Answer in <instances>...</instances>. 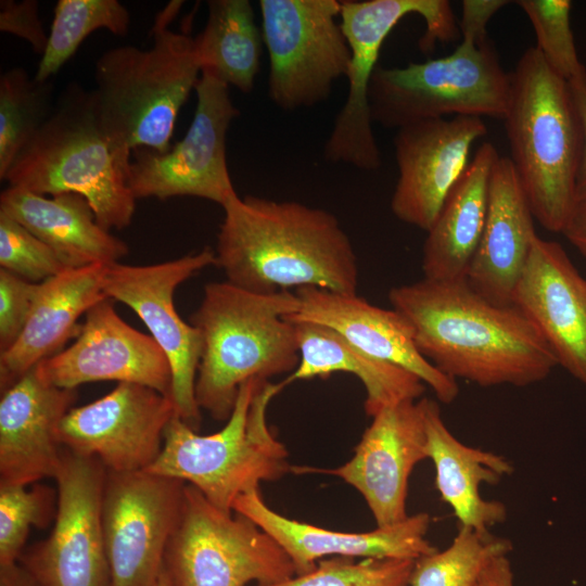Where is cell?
<instances>
[{
	"mask_svg": "<svg viewBox=\"0 0 586 586\" xmlns=\"http://www.w3.org/2000/svg\"><path fill=\"white\" fill-rule=\"evenodd\" d=\"M411 323L419 352L446 375L481 387H524L558 366L539 331L514 304L499 305L466 279L422 280L388 291Z\"/></svg>",
	"mask_w": 586,
	"mask_h": 586,
	"instance_id": "cell-1",
	"label": "cell"
},
{
	"mask_svg": "<svg viewBox=\"0 0 586 586\" xmlns=\"http://www.w3.org/2000/svg\"><path fill=\"white\" fill-rule=\"evenodd\" d=\"M222 209L215 255L228 282L260 294L303 286L357 294L355 250L332 213L251 194Z\"/></svg>",
	"mask_w": 586,
	"mask_h": 586,
	"instance_id": "cell-2",
	"label": "cell"
},
{
	"mask_svg": "<svg viewBox=\"0 0 586 586\" xmlns=\"http://www.w3.org/2000/svg\"><path fill=\"white\" fill-rule=\"evenodd\" d=\"M298 309L295 293H254L228 281L208 282L192 314L203 348L195 400L218 421H227L240 386L294 371L300 361L295 327L285 319Z\"/></svg>",
	"mask_w": 586,
	"mask_h": 586,
	"instance_id": "cell-3",
	"label": "cell"
},
{
	"mask_svg": "<svg viewBox=\"0 0 586 586\" xmlns=\"http://www.w3.org/2000/svg\"><path fill=\"white\" fill-rule=\"evenodd\" d=\"M130 160L131 153L105 131L90 91L71 84L2 181L46 196L79 194L102 228L120 230L136 212L128 186Z\"/></svg>",
	"mask_w": 586,
	"mask_h": 586,
	"instance_id": "cell-4",
	"label": "cell"
},
{
	"mask_svg": "<svg viewBox=\"0 0 586 586\" xmlns=\"http://www.w3.org/2000/svg\"><path fill=\"white\" fill-rule=\"evenodd\" d=\"M518 179L533 215L562 233L576 206L582 126L570 85L530 47L511 73L504 118Z\"/></svg>",
	"mask_w": 586,
	"mask_h": 586,
	"instance_id": "cell-5",
	"label": "cell"
},
{
	"mask_svg": "<svg viewBox=\"0 0 586 586\" xmlns=\"http://www.w3.org/2000/svg\"><path fill=\"white\" fill-rule=\"evenodd\" d=\"M182 4L170 1L156 15L150 49L114 47L95 62V111L110 138L130 153L170 149L179 111L200 78L194 38L168 28Z\"/></svg>",
	"mask_w": 586,
	"mask_h": 586,
	"instance_id": "cell-6",
	"label": "cell"
},
{
	"mask_svg": "<svg viewBox=\"0 0 586 586\" xmlns=\"http://www.w3.org/2000/svg\"><path fill=\"white\" fill-rule=\"evenodd\" d=\"M289 383L249 380L226 425L200 435L175 416L156 460L145 471L194 486L217 508L232 512L235 499L291 470L288 450L267 423L272 398Z\"/></svg>",
	"mask_w": 586,
	"mask_h": 586,
	"instance_id": "cell-7",
	"label": "cell"
},
{
	"mask_svg": "<svg viewBox=\"0 0 586 586\" xmlns=\"http://www.w3.org/2000/svg\"><path fill=\"white\" fill-rule=\"evenodd\" d=\"M511 92V73L500 65L486 39L461 38L453 53L374 69L368 91L372 123L384 128L453 114L504 119Z\"/></svg>",
	"mask_w": 586,
	"mask_h": 586,
	"instance_id": "cell-8",
	"label": "cell"
},
{
	"mask_svg": "<svg viewBox=\"0 0 586 586\" xmlns=\"http://www.w3.org/2000/svg\"><path fill=\"white\" fill-rule=\"evenodd\" d=\"M417 14L425 23L420 49L433 51L436 42L453 41L458 30L446 0H344L340 23L351 49L348 93L324 144V158L360 170H377L381 154L369 111L368 91L381 47L402 18Z\"/></svg>",
	"mask_w": 586,
	"mask_h": 586,
	"instance_id": "cell-9",
	"label": "cell"
},
{
	"mask_svg": "<svg viewBox=\"0 0 586 586\" xmlns=\"http://www.w3.org/2000/svg\"><path fill=\"white\" fill-rule=\"evenodd\" d=\"M164 569L173 586L270 585L297 574L270 535L246 517L217 508L187 483Z\"/></svg>",
	"mask_w": 586,
	"mask_h": 586,
	"instance_id": "cell-10",
	"label": "cell"
},
{
	"mask_svg": "<svg viewBox=\"0 0 586 586\" xmlns=\"http://www.w3.org/2000/svg\"><path fill=\"white\" fill-rule=\"evenodd\" d=\"M269 56L268 95L283 111L326 101L346 77L351 49L337 0H259Z\"/></svg>",
	"mask_w": 586,
	"mask_h": 586,
	"instance_id": "cell-11",
	"label": "cell"
},
{
	"mask_svg": "<svg viewBox=\"0 0 586 586\" xmlns=\"http://www.w3.org/2000/svg\"><path fill=\"white\" fill-rule=\"evenodd\" d=\"M229 86L201 73L196 106L183 138L167 152L140 148L131 153L128 186L138 199L201 198L224 207L238 195L227 166V131L240 111Z\"/></svg>",
	"mask_w": 586,
	"mask_h": 586,
	"instance_id": "cell-12",
	"label": "cell"
},
{
	"mask_svg": "<svg viewBox=\"0 0 586 586\" xmlns=\"http://www.w3.org/2000/svg\"><path fill=\"white\" fill-rule=\"evenodd\" d=\"M215 265V251L200 252L152 265L120 262L106 267L103 292L106 297L130 307L163 349L171 368V394L176 416L193 430L201 424L195 400V380L202 355L200 330L187 323L174 305L175 290L202 269Z\"/></svg>",
	"mask_w": 586,
	"mask_h": 586,
	"instance_id": "cell-13",
	"label": "cell"
},
{
	"mask_svg": "<svg viewBox=\"0 0 586 586\" xmlns=\"http://www.w3.org/2000/svg\"><path fill=\"white\" fill-rule=\"evenodd\" d=\"M186 483L148 471H107L102 527L110 586H154L179 520Z\"/></svg>",
	"mask_w": 586,
	"mask_h": 586,
	"instance_id": "cell-14",
	"label": "cell"
},
{
	"mask_svg": "<svg viewBox=\"0 0 586 586\" xmlns=\"http://www.w3.org/2000/svg\"><path fill=\"white\" fill-rule=\"evenodd\" d=\"M106 473L95 458L64 448L54 477L58 507L53 530L20 559L39 586H110L102 527Z\"/></svg>",
	"mask_w": 586,
	"mask_h": 586,
	"instance_id": "cell-15",
	"label": "cell"
},
{
	"mask_svg": "<svg viewBox=\"0 0 586 586\" xmlns=\"http://www.w3.org/2000/svg\"><path fill=\"white\" fill-rule=\"evenodd\" d=\"M176 416L170 397L136 383H117L106 395L73 407L60 423L61 445L99 460L107 471H145L158 457Z\"/></svg>",
	"mask_w": 586,
	"mask_h": 586,
	"instance_id": "cell-16",
	"label": "cell"
},
{
	"mask_svg": "<svg viewBox=\"0 0 586 586\" xmlns=\"http://www.w3.org/2000/svg\"><path fill=\"white\" fill-rule=\"evenodd\" d=\"M36 367L44 380L61 388L116 381L171 394V368L165 353L151 335L125 322L109 297L87 311L73 344Z\"/></svg>",
	"mask_w": 586,
	"mask_h": 586,
	"instance_id": "cell-17",
	"label": "cell"
},
{
	"mask_svg": "<svg viewBox=\"0 0 586 586\" xmlns=\"http://www.w3.org/2000/svg\"><path fill=\"white\" fill-rule=\"evenodd\" d=\"M486 133L482 117L464 115L398 128L394 138L398 178L391 199L395 217L428 232L469 166L473 143Z\"/></svg>",
	"mask_w": 586,
	"mask_h": 586,
	"instance_id": "cell-18",
	"label": "cell"
},
{
	"mask_svg": "<svg viewBox=\"0 0 586 586\" xmlns=\"http://www.w3.org/2000/svg\"><path fill=\"white\" fill-rule=\"evenodd\" d=\"M428 459L422 397L386 407L372 417L353 457L344 464L319 470L356 488L377 526L405 520L408 484L415 467Z\"/></svg>",
	"mask_w": 586,
	"mask_h": 586,
	"instance_id": "cell-19",
	"label": "cell"
},
{
	"mask_svg": "<svg viewBox=\"0 0 586 586\" xmlns=\"http://www.w3.org/2000/svg\"><path fill=\"white\" fill-rule=\"evenodd\" d=\"M294 293L298 309L286 316V320L332 328L369 356L416 374L443 404H450L458 397V382L422 356L411 323L398 310L378 307L357 294L315 286L298 288Z\"/></svg>",
	"mask_w": 586,
	"mask_h": 586,
	"instance_id": "cell-20",
	"label": "cell"
},
{
	"mask_svg": "<svg viewBox=\"0 0 586 586\" xmlns=\"http://www.w3.org/2000/svg\"><path fill=\"white\" fill-rule=\"evenodd\" d=\"M512 304L539 331L558 366L586 387V279L558 242L534 239Z\"/></svg>",
	"mask_w": 586,
	"mask_h": 586,
	"instance_id": "cell-21",
	"label": "cell"
},
{
	"mask_svg": "<svg viewBox=\"0 0 586 586\" xmlns=\"http://www.w3.org/2000/svg\"><path fill=\"white\" fill-rule=\"evenodd\" d=\"M232 511L270 535L291 558L297 574L311 571L317 560L329 556L416 561L437 550L426 539L431 523L426 512L370 532H337L281 515L266 505L259 488L239 496Z\"/></svg>",
	"mask_w": 586,
	"mask_h": 586,
	"instance_id": "cell-22",
	"label": "cell"
},
{
	"mask_svg": "<svg viewBox=\"0 0 586 586\" xmlns=\"http://www.w3.org/2000/svg\"><path fill=\"white\" fill-rule=\"evenodd\" d=\"M76 399V390L49 383L36 366L2 392L0 484L28 486L55 477L64 451L59 426Z\"/></svg>",
	"mask_w": 586,
	"mask_h": 586,
	"instance_id": "cell-23",
	"label": "cell"
},
{
	"mask_svg": "<svg viewBox=\"0 0 586 586\" xmlns=\"http://www.w3.org/2000/svg\"><path fill=\"white\" fill-rule=\"evenodd\" d=\"M534 219L510 158L499 156L491 175L482 237L466 275L468 284L491 302L512 304L538 235Z\"/></svg>",
	"mask_w": 586,
	"mask_h": 586,
	"instance_id": "cell-24",
	"label": "cell"
},
{
	"mask_svg": "<svg viewBox=\"0 0 586 586\" xmlns=\"http://www.w3.org/2000/svg\"><path fill=\"white\" fill-rule=\"evenodd\" d=\"M107 266L69 268L40 282L23 332L0 354L1 392L36 365L61 352L64 344L77 335L78 319L106 298L103 278Z\"/></svg>",
	"mask_w": 586,
	"mask_h": 586,
	"instance_id": "cell-25",
	"label": "cell"
},
{
	"mask_svg": "<svg viewBox=\"0 0 586 586\" xmlns=\"http://www.w3.org/2000/svg\"><path fill=\"white\" fill-rule=\"evenodd\" d=\"M428 459L435 469V486L441 499L453 510L458 526L489 531L507 519L499 500L481 496V485L498 484L512 474L513 466L504 456L463 444L447 428L438 404L422 397Z\"/></svg>",
	"mask_w": 586,
	"mask_h": 586,
	"instance_id": "cell-26",
	"label": "cell"
},
{
	"mask_svg": "<svg viewBox=\"0 0 586 586\" xmlns=\"http://www.w3.org/2000/svg\"><path fill=\"white\" fill-rule=\"evenodd\" d=\"M0 213L44 242L67 268L111 265L129 252L126 242L98 224L87 199L76 193L46 196L8 186L0 194Z\"/></svg>",
	"mask_w": 586,
	"mask_h": 586,
	"instance_id": "cell-27",
	"label": "cell"
},
{
	"mask_svg": "<svg viewBox=\"0 0 586 586\" xmlns=\"http://www.w3.org/2000/svg\"><path fill=\"white\" fill-rule=\"evenodd\" d=\"M499 157L491 142L481 144L426 232L422 249L425 279L455 281L466 275L480 243L492 170Z\"/></svg>",
	"mask_w": 586,
	"mask_h": 586,
	"instance_id": "cell-28",
	"label": "cell"
},
{
	"mask_svg": "<svg viewBox=\"0 0 586 586\" xmlns=\"http://www.w3.org/2000/svg\"><path fill=\"white\" fill-rule=\"evenodd\" d=\"M292 322V321H290ZM300 361L288 383L327 378L334 372L356 375L366 390L369 417L406 400H418L425 384L413 373L364 353L332 328L310 321H294Z\"/></svg>",
	"mask_w": 586,
	"mask_h": 586,
	"instance_id": "cell-29",
	"label": "cell"
},
{
	"mask_svg": "<svg viewBox=\"0 0 586 586\" xmlns=\"http://www.w3.org/2000/svg\"><path fill=\"white\" fill-rule=\"evenodd\" d=\"M204 29L194 38L201 73L250 93L259 73L263 34L249 0H209Z\"/></svg>",
	"mask_w": 586,
	"mask_h": 586,
	"instance_id": "cell-30",
	"label": "cell"
},
{
	"mask_svg": "<svg viewBox=\"0 0 586 586\" xmlns=\"http://www.w3.org/2000/svg\"><path fill=\"white\" fill-rule=\"evenodd\" d=\"M129 25L130 14L117 0H59L35 79L50 80L91 33L104 28L113 35L125 36Z\"/></svg>",
	"mask_w": 586,
	"mask_h": 586,
	"instance_id": "cell-31",
	"label": "cell"
},
{
	"mask_svg": "<svg viewBox=\"0 0 586 586\" xmlns=\"http://www.w3.org/2000/svg\"><path fill=\"white\" fill-rule=\"evenodd\" d=\"M53 84L38 81L21 66L0 76V180L53 111Z\"/></svg>",
	"mask_w": 586,
	"mask_h": 586,
	"instance_id": "cell-32",
	"label": "cell"
},
{
	"mask_svg": "<svg viewBox=\"0 0 586 586\" xmlns=\"http://www.w3.org/2000/svg\"><path fill=\"white\" fill-rule=\"evenodd\" d=\"M511 550L512 544L505 537L458 526L448 547L415 561L409 586H476L488 563Z\"/></svg>",
	"mask_w": 586,
	"mask_h": 586,
	"instance_id": "cell-33",
	"label": "cell"
},
{
	"mask_svg": "<svg viewBox=\"0 0 586 586\" xmlns=\"http://www.w3.org/2000/svg\"><path fill=\"white\" fill-rule=\"evenodd\" d=\"M56 507L58 493L49 486L0 484V566L20 562L30 527L49 525Z\"/></svg>",
	"mask_w": 586,
	"mask_h": 586,
	"instance_id": "cell-34",
	"label": "cell"
},
{
	"mask_svg": "<svg viewBox=\"0 0 586 586\" xmlns=\"http://www.w3.org/2000/svg\"><path fill=\"white\" fill-rule=\"evenodd\" d=\"M536 35V48L547 64L569 84L586 82L571 28L569 0H519Z\"/></svg>",
	"mask_w": 586,
	"mask_h": 586,
	"instance_id": "cell-35",
	"label": "cell"
},
{
	"mask_svg": "<svg viewBox=\"0 0 586 586\" xmlns=\"http://www.w3.org/2000/svg\"><path fill=\"white\" fill-rule=\"evenodd\" d=\"M335 557L304 574L257 586H409L413 560Z\"/></svg>",
	"mask_w": 586,
	"mask_h": 586,
	"instance_id": "cell-36",
	"label": "cell"
},
{
	"mask_svg": "<svg viewBox=\"0 0 586 586\" xmlns=\"http://www.w3.org/2000/svg\"><path fill=\"white\" fill-rule=\"evenodd\" d=\"M0 268L35 283L69 269L44 242L2 213Z\"/></svg>",
	"mask_w": 586,
	"mask_h": 586,
	"instance_id": "cell-37",
	"label": "cell"
},
{
	"mask_svg": "<svg viewBox=\"0 0 586 586\" xmlns=\"http://www.w3.org/2000/svg\"><path fill=\"white\" fill-rule=\"evenodd\" d=\"M40 283L0 268V352L9 349L23 332Z\"/></svg>",
	"mask_w": 586,
	"mask_h": 586,
	"instance_id": "cell-38",
	"label": "cell"
},
{
	"mask_svg": "<svg viewBox=\"0 0 586 586\" xmlns=\"http://www.w3.org/2000/svg\"><path fill=\"white\" fill-rule=\"evenodd\" d=\"M0 30L26 40L31 49L43 54L49 35L39 16V2L36 0H1Z\"/></svg>",
	"mask_w": 586,
	"mask_h": 586,
	"instance_id": "cell-39",
	"label": "cell"
},
{
	"mask_svg": "<svg viewBox=\"0 0 586 586\" xmlns=\"http://www.w3.org/2000/svg\"><path fill=\"white\" fill-rule=\"evenodd\" d=\"M510 3L507 0H463L462 15L459 24L461 38L484 41L487 38L486 26L489 20L502 7Z\"/></svg>",
	"mask_w": 586,
	"mask_h": 586,
	"instance_id": "cell-40",
	"label": "cell"
},
{
	"mask_svg": "<svg viewBox=\"0 0 586 586\" xmlns=\"http://www.w3.org/2000/svg\"><path fill=\"white\" fill-rule=\"evenodd\" d=\"M569 85L582 126V154L576 178V204H586V82Z\"/></svg>",
	"mask_w": 586,
	"mask_h": 586,
	"instance_id": "cell-41",
	"label": "cell"
},
{
	"mask_svg": "<svg viewBox=\"0 0 586 586\" xmlns=\"http://www.w3.org/2000/svg\"><path fill=\"white\" fill-rule=\"evenodd\" d=\"M476 586H514L511 562L508 556L494 559L482 572Z\"/></svg>",
	"mask_w": 586,
	"mask_h": 586,
	"instance_id": "cell-42",
	"label": "cell"
},
{
	"mask_svg": "<svg viewBox=\"0 0 586 586\" xmlns=\"http://www.w3.org/2000/svg\"><path fill=\"white\" fill-rule=\"evenodd\" d=\"M562 234L586 256V204H576Z\"/></svg>",
	"mask_w": 586,
	"mask_h": 586,
	"instance_id": "cell-43",
	"label": "cell"
},
{
	"mask_svg": "<svg viewBox=\"0 0 586 586\" xmlns=\"http://www.w3.org/2000/svg\"><path fill=\"white\" fill-rule=\"evenodd\" d=\"M0 586H39L30 573L18 562L0 566Z\"/></svg>",
	"mask_w": 586,
	"mask_h": 586,
	"instance_id": "cell-44",
	"label": "cell"
},
{
	"mask_svg": "<svg viewBox=\"0 0 586 586\" xmlns=\"http://www.w3.org/2000/svg\"><path fill=\"white\" fill-rule=\"evenodd\" d=\"M154 586H173V583L164 568L160 576L157 577Z\"/></svg>",
	"mask_w": 586,
	"mask_h": 586,
	"instance_id": "cell-45",
	"label": "cell"
}]
</instances>
